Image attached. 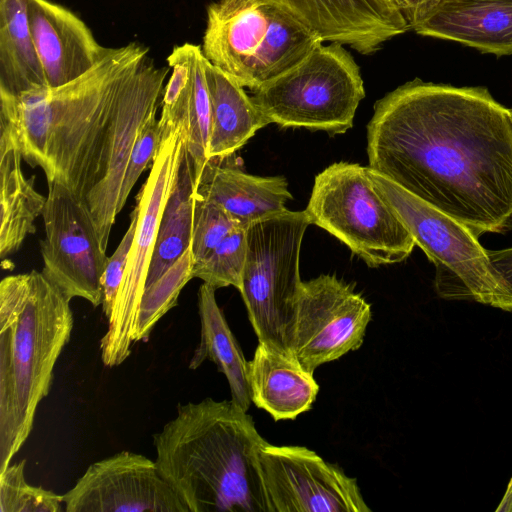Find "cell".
<instances>
[{"instance_id": "cell-5", "label": "cell", "mask_w": 512, "mask_h": 512, "mask_svg": "<svg viewBox=\"0 0 512 512\" xmlns=\"http://www.w3.org/2000/svg\"><path fill=\"white\" fill-rule=\"evenodd\" d=\"M322 43L315 31L270 0H217L207 7L201 49L212 65L254 91Z\"/></svg>"}, {"instance_id": "cell-3", "label": "cell", "mask_w": 512, "mask_h": 512, "mask_svg": "<svg viewBox=\"0 0 512 512\" xmlns=\"http://www.w3.org/2000/svg\"><path fill=\"white\" fill-rule=\"evenodd\" d=\"M153 441L161 474L189 512H271L258 464L266 440L232 400L179 404Z\"/></svg>"}, {"instance_id": "cell-29", "label": "cell", "mask_w": 512, "mask_h": 512, "mask_svg": "<svg viewBox=\"0 0 512 512\" xmlns=\"http://www.w3.org/2000/svg\"><path fill=\"white\" fill-rule=\"evenodd\" d=\"M25 460L0 472V512H60L63 495L27 483Z\"/></svg>"}, {"instance_id": "cell-16", "label": "cell", "mask_w": 512, "mask_h": 512, "mask_svg": "<svg viewBox=\"0 0 512 512\" xmlns=\"http://www.w3.org/2000/svg\"><path fill=\"white\" fill-rule=\"evenodd\" d=\"M286 8L323 42L370 55L410 30L398 0H270Z\"/></svg>"}, {"instance_id": "cell-28", "label": "cell", "mask_w": 512, "mask_h": 512, "mask_svg": "<svg viewBox=\"0 0 512 512\" xmlns=\"http://www.w3.org/2000/svg\"><path fill=\"white\" fill-rule=\"evenodd\" d=\"M247 227L231 232L211 253L193 266V278H199L215 289L241 287L247 249Z\"/></svg>"}, {"instance_id": "cell-11", "label": "cell", "mask_w": 512, "mask_h": 512, "mask_svg": "<svg viewBox=\"0 0 512 512\" xmlns=\"http://www.w3.org/2000/svg\"><path fill=\"white\" fill-rule=\"evenodd\" d=\"M42 217V273L70 299L102 305V276L109 257L84 200L63 185L48 183Z\"/></svg>"}, {"instance_id": "cell-32", "label": "cell", "mask_w": 512, "mask_h": 512, "mask_svg": "<svg viewBox=\"0 0 512 512\" xmlns=\"http://www.w3.org/2000/svg\"><path fill=\"white\" fill-rule=\"evenodd\" d=\"M138 214V207L135 206L130 215V223L128 229L114 253L108 258L102 276V309L106 318L110 315L113 303L125 273L128 256L138 221Z\"/></svg>"}, {"instance_id": "cell-1", "label": "cell", "mask_w": 512, "mask_h": 512, "mask_svg": "<svg viewBox=\"0 0 512 512\" xmlns=\"http://www.w3.org/2000/svg\"><path fill=\"white\" fill-rule=\"evenodd\" d=\"M369 167L477 237L512 230V109L483 87L407 82L367 125Z\"/></svg>"}, {"instance_id": "cell-2", "label": "cell", "mask_w": 512, "mask_h": 512, "mask_svg": "<svg viewBox=\"0 0 512 512\" xmlns=\"http://www.w3.org/2000/svg\"><path fill=\"white\" fill-rule=\"evenodd\" d=\"M148 51L136 42L105 48L90 70L64 85L0 93V137L89 209L108 172L121 94Z\"/></svg>"}, {"instance_id": "cell-30", "label": "cell", "mask_w": 512, "mask_h": 512, "mask_svg": "<svg viewBox=\"0 0 512 512\" xmlns=\"http://www.w3.org/2000/svg\"><path fill=\"white\" fill-rule=\"evenodd\" d=\"M240 226L223 208L195 195L191 252L196 262L211 253L231 232Z\"/></svg>"}, {"instance_id": "cell-25", "label": "cell", "mask_w": 512, "mask_h": 512, "mask_svg": "<svg viewBox=\"0 0 512 512\" xmlns=\"http://www.w3.org/2000/svg\"><path fill=\"white\" fill-rule=\"evenodd\" d=\"M195 181L194 164L185 147L177 181L161 216L144 291L154 284L191 244Z\"/></svg>"}, {"instance_id": "cell-15", "label": "cell", "mask_w": 512, "mask_h": 512, "mask_svg": "<svg viewBox=\"0 0 512 512\" xmlns=\"http://www.w3.org/2000/svg\"><path fill=\"white\" fill-rule=\"evenodd\" d=\"M169 71V66L157 67L147 57L121 94L108 172L89 209L104 248H107L116 217L122 211L120 192L130 153L142 129L161 107Z\"/></svg>"}, {"instance_id": "cell-33", "label": "cell", "mask_w": 512, "mask_h": 512, "mask_svg": "<svg viewBox=\"0 0 512 512\" xmlns=\"http://www.w3.org/2000/svg\"><path fill=\"white\" fill-rule=\"evenodd\" d=\"M436 0H398L400 9L410 30Z\"/></svg>"}, {"instance_id": "cell-8", "label": "cell", "mask_w": 512, "mask_h": 512, "mask_svg": "<svg viewBox=\"0 0 512 512\" xmlns=\"http://www.w3.org/2000/svg\"><path fill=\"white\" fill-rule=\"evenodd\" d=\"M364 97L359 66L344 45L331 42L254 90L252 100L270 124L336 135L353 126Z\"/></svg>"}, {"instance_id": "cell-12", "label": "cell", "mask_w": 512, "mask_h": 512, "mask_svg": "<svg viewBox=\"0 0 512 512\" xmlns=\"http://www.w3.org/2000/svg\"><path fill=\"white\" fill-rule=\"evenodd\" d=\"M371 305L334 275L302 281L296 305L292 356L309 372L360 348Z\"/></svg>"}, {"instance_id": "cell-20", "label": "cell", "mask_w": 512, "mask_h": 512, "mask_svg": "<svg viewBox=\"0 0 512 512\" xmlns=\"http://www.w3.org/2000/svg\"><path fill=\"white\" fill-rule=\"evenodd\" d=\"M252 402L275 421L295 419L308 411L318 394L313 373L292 355L258 342L248 361Z\"/></svg>"}, {"instance_id": "cell-23", "label": "cell", "mask_w": 512, "mask_h": 512, "mask_svg": "<svg viewBox=\"0 0 512 512\" xmlns=\"http://www.w3.org/2000/svg\"><path fill=\"white\" fill-rule=\"evenodd\" d=\"M22 155L8 139L0 137V257L12 255L43 213L47 197L34 186L35 177H25Z\"/></svg>"}, {"instance_id": "cell-14", "label": "cell", "mask_w": 512, "mask_h": 512, "mask_svg": "<svg viewBox=\"0 0 512 512\" xmlns=\"http://www.w3.org/2000/svg\"><path fill=\"white\" fill-rule=\"evenodd\" d=\"M63 502L67 512H189L156 461L130 451L91 464Z\"/></svg>"}, {"instance_id": "cell-34", "label": "cell", "mask_w": 512, "mask_h": 512, "mask_svg": "<svg viewBox=\"0 0 512 512\" xmlns=\"http://www.w3.org/2000/svg\"><path fill=\"white\" fill-rule=\"evenodd\" d=\"M489 258L494 267L512 285V247L502 250H488Z\"/></svg>"}, {"instance_id": "cell-24", "label": "cell", "mask_w": 512, "mask_h": 512, "mask_svg": "<svg viewBox=\"0 0 512 512\" xmlns=\"http://www.w3.org/2000/svg\"><path fill=\"white\" fill-rule=\"evenodd\" d=\"M46 87L26 0H0V93L18 95Z\"/></svg>"}, {"instance_id": "cell-6", "label": "cell", "mask_w": 512, "mask_h": 512, "mask_svg": "<svg viewBox=\"0 0 512 512\" xmlns=\"http://www.w3.org/2000/svg\"><path fill=\"white\" fill-rule=\"evenodd\" d=\"M366 173L436 268L434 286L446 300L474 301L512 312V285L463 223L435 209L370 167Z\"/></svg>"}, {"instance_id": "cell-31", "label": "cell", "mask_w": 512, "mask_h": 512, "mask_svg": "<svg viewBox=\"0 0 512 512\" xmlns=\"http://www.w3.org/2000/svg\"><path fill=\"white\" fill-rule=\"evenodd\" d=\"M162 140V128L156 116L152 117L137 137L128 160L120 192L123 207L141 174L152 166Z\"/></svg>"}, {"instance_id": "cell-27", "label": "cell", "mask_w": 512, "mask_h": 512, "mask_svg": "<svg viewBox=\"0 0 512 512\" xmlns=\"http://www.w3.org/2000/svg\"><path fill=\"white\" fill-rule=\"evenodd\" d=\"M194 259L189 246L183 255L142 294L130 341H147L156 323L177 305L184 286L193 278Z\"/></svg>"}, {"instance_id": "cell-13", "label": "cell", "mask_w": 512, "mask_h": 512, "mask_svg": "<svg viewBox=\"0 0 512 512\" xmlns=\"http://www.w3.org/2000/svg\"><path fill=\"white\" fill-rule=\"evenodd\" d=\"M258 464L271 512H370L357 481L301 446L258 450Z\"/></svg>"}, {"instance_id": "cell-35", "label": "cell", "mask_w": 512, "mask_h": 512, "mask_svg": "<svg viewBox=\"0 0 512 512\" xmlns=\"http://www.w3.org/2000/svg\"><path fill=\"white\" fill-rule=\"evenodd\" d=\"M496 512H512V477L506 487L501 501L495 509Z\"/></svg>"}, {"instance_id": "cell-21", "label": "cell", "mask_w": 512, "mask_h": 512, "mask_svg": "<svg viewBox=\"0 0 512 512\" xmlns=\"http://www.w3.org/2000/svg\"><path fill=\"white\" fill-rule=\"evenodd\" d=\"M205 76L211 102L208 159L229 157L270 122L244 87L207 59Z\"/></svg>"}, {"instance_id": "cell-19", "label": "cell", "mask_w": 512, "mask_h": 512, "mask_svg": "<svg viewBox=\"0 0 512 512\" xmlns=\"http://www.w3.org/2000/svg\"><path fill=\"white\" fill-rule=\"evenodd\" d=\"M195 195L245 226L283 212L292 199L284 177L247 174L237 165L235 154L207 160L195 182Z\"/></svg>"}, {"instance_id": "cell-26", "label": "cell", "mask_w": 512, "mask_h": 512, "mask_svg": "<svg viewBox=\"0 0 512 512\" xmlns=\"http://www.w3.org/2000/svg\"><path fill=\"white\" fill-rule=\"evenodd\" d=\"M205 61L200 48L188 94L167 120L159 121L160 125H180L183 142L194 164L195 180L208 160L211 131V102L205 76Z\"/></svg>"}, {"instance_id": "cell-7", "label": "cell", "mask_w": 512, "mask_h": 512, "mask_svg": "<svg viewBox=\"0 0 512 512\" xmlns=\"http://www.w3.org/2000/svg\"><path fill=\"white\" fill-rule=\"evenodd\" d=\"M310 224L305 210L286 209L247 227L239 291L258 342L289 355L302 284L300 249Z\"/></svg>"}, {"instance_id": "cell-18", "label": "cell", "mask_w": 512, "mask_h": 512, "mask_svg": "<svg viewBox=\"0 0 512 512\" xmlns=\"http://www.w3.org/2000/svg\"><path fill=\"white\" fill-rule=\"evenodd\" d=\"M413 30L483 53L512 54V0H436Z\"/></svg>"}, {"instance_id": "cell-4", "label": "cell", "mask_w": 512, "mask_h": 512, "mask_svg": "<svg viewBox=\"0 0 512 512\" xmlns=\"http://www.w3.org/2000/svg\"><path fill=\"white\" fill-rule=\"evenodd\" d=\"M71 299L42 271L0 283V472L30 435L73 329Z\"/></svg>"}, {"instance_id": "cell-9", "label": "cell", "mask_w": 512, "mask_h": 512, "mask_svg": "<svg viewBox=\"0 0 512 512\" xmlns=\"http://www.w3.org/2000/svg\"><path fill=\"white\" fill-rule=\"evenodd\" d=\"M310 223L343 242L370 267L404 261L415 241L377 193L366 167L336 162L314 180L305 209Z\"/></svg>"}, {"instance_id": "cell-10", "label": "cell", "mask_w": 512, "mask_h": 512, "mask_svg": "<svg viewBox=\"0 0 512 512\" xmlns=\"http://www.w3.org/2000/svg\"><path fill=\"white\" fill-rule=\"evenodd\" d=\"M161 128L158 152L137 196L138 221L125 273L107 317V331L100 341L102 362L111 368L122 364L131 353L130 334L145 288L161 216L185 153L180 125L167 124Z\"/></svg>"}, {"instance_id": "cell-17", "label": "cell", "mask_w": 512, "mask_h": 512, "mask_svg": "<svg viewBox=\"0 0 512 512\" xmlns=\"http://www.w3.org/2000/svg\"><path fill=\"white\" fill-rule=\"evenodd\" d=\"M29 26L48 87L64 85L90 70L101 46L87 25L49 0H26Z\"/></svg>"}, {"instance_id": "cell-22", "label": "cell", "mask_w": 512, "mask_h": 512, "mask_svg": "<svg viewBox=\"0 0 512 512\" xmlns=\"http://www.w3.org/2000/svg\"><path fill=\"white\" fill-rule=\"evenodd\" d=\"M215 291L204 282L199 288L200 342L190 359L189 368L197 369L205 360L215 363L218 371L227 378L231 400L247 411L252 402L248 361L217 304Z\"/></svg>"}]
</instances>
